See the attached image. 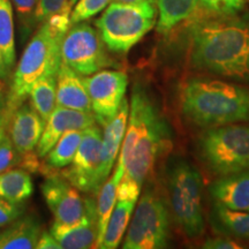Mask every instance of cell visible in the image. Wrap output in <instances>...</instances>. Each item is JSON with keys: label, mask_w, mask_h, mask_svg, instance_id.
Returning a JSON list of instances; mask_svg holds the SVG:
<instances>
[{"label": "cell", "mask_w": 249, "mask_h": 249, "mask_svg": "<svg viewBox=\"0 0 249 249\" xmlns=\"http://www.w3.org/2000/svg\"><path fill=\"white\" fill-rule=\"evenodd\" d=\"M102 135L96 124L86 128L73 161L59 172L82 193H98L105 182L102 173Z\"/></svg>", "instance_id": "cell-10"}, {"label": "cell", "mask_w": 249, "mask_h": 249, "mask_svg": "<svg viewBox=\"0 0 249 249\" xmlns=\"http://www.w3.org/2000/svg\"><path fill=\"white\" fill-rule=\"evenodd\" d=\"M96 121L103 127L119 111L128 86V76L123 71L102 70L83 77Z\"/></svg>", "instance_id": "cell-11"}, {"label": "cell", "mask_w": 249, "mask_h": 249, "mask_svg": "<svg viewBox=\"0 0 249 249\" xmlns=\"http://www.w3.org/2000/svg\"><path fill=\"white\" fill-rule=\"evenodd\" d=\"M76 2H77V0H70V6L71 7V9H73L74 5H75Z\"/></svg>", "instance_id": "cell-41"}, {"label": "cell", "mask_w": 249, "mask_h": 249, "mask_svg": "<svg viewBox=\"0 0 249 249\" xmlns=\"http://www.w3.org/2000/svg\"><path fill=\"white\" fill-rule=\"evenodd\" d=\"M189 39V60L196 71L249 85V14L198 21Z\"/></svg>", "instance_id": "cell-1"}, {"label": "cell", "mask_w": 249, "mask_h": 249, "mask_svg": "<svg viewBox=\"0 0 249 249\" xmlns=\"http://www.w3.org/2000/svg\"><path fill=\"white\" fill-rule=\"evenodd\" d=\"M169 240L170 218L166 205L154 189H145L130 220L123 248H166Z\"/></svg>", "instance_id": "cell-8"}, {"label": "cell", "mask_w": 249, "mask_h": 249, "mask_svg": "<svg viewBox=\"0 0 249 249\" xmlns=\"http://www.w3.org/2000/svg\"><path fill=\"white\" fill-rule=\"evenodd\" d=\"M0 53L12 70L15 64V38L13 7L11 0H0Z\"/></svg>", "instance_id": "cell-27"}, {"label": "cell", "mask_w": 249, "mask_h": 249, "mask_svg": "<svg viewBox=\"0 0 249 249\" xmlns=\"http://www.w3.org/2000/svg\"><path fill=\"white\" fill-rule=\"evenodd\" d=\"M202 247L205 249H239L242 248L238 242L229 239L226 236H217V238H210L204 242Z\"/></svg>", "instance_id": "cell-34"}, {"label": "cell", "mask_w": 249, "mask_h": 249, "mask_svg": "<svg viewBox=\"0 0 249 249\" xmlns=\"http://www.w3.org/2000/svg\"><path fill=\"white\" fill-rule=\"evenodd\" d=\"M198 7V0H157V31L166 35L178 24L193 17Z\"/></svg>", "instance_id": "cell-21"}, {"label": "cell", "mask_w": 249, "mask_h": 249, "mask_svg": "<svg viewBox=\"0 0 249 249\" xmlns=\"http://www.w3.org/2000/svg\"><path fill=\"white\" fill-rule=\"evenodd\" d=\"M211 220H213V226L217 231L249 240V211L233 210L214 204Z\"/></svg>", "instance_id": "cell-24"}, {"label": "cell", "mask_w": 249, "mask_h": 249, "mask_svg": "<svg viewBox=\"0 0 249 249\" xmlns=\"http://www.w3.org/2000/svg\"><path fill=\"white\" fill-rule=\"evenodd\" d=\"M11 1L15 5L18 13L24 17L34 13V9L37 4V0H11Z\"/></svg>", "instance_id": "cell-36"}, {"label": "cell", "mask_w": 249, "mask_h": 249, "mask_svg": "<svg viewBox=\"0 0 249 249\" xmlns=\"http://www.w3.org/2000/svg\"><path fill=\"white\" fill-rule=\"evenodd\" d=\"M171 145L167 121L147 89L135 85L132 91L126 133L118 163L124 165V178L141 187L154 170L156 161Z\"/></svg>", "instance_id": "cell-2"}, {"label": "cell", "mask_w": 249, "mask_h": 249, "mask_svg": "<svg viewBox=\"0 0 249 249\" xmlns=\"http://www.w3.org/2000/svg\"><path fill=\"white\" fill-rule=\"evenodd\" d=\"M157 17V0L112 2L96 21V27L107 50L124 54L156 26Z\"/></svg>", "instance_id": "cell-5"}, {"label": "cell", "mask_w": 249, "mask_h": 249, "mask_svg": "<svg viewBox=\"0 0 249 249\" xmlns=\"http://www.w3.org/2000/svg\"><path fill=\"white\" fill-rule=\"evenodd\" d=\"M37 249H62L61 246L57 241V239L52 235L50 231H42L38 241H37Z\"/></svg>", "instance_id": "cell-35"}, {"label": "cell", "mask_w": 249, "mask_h": 249, "mask_svg": "<svg viewBox=\"0 0 249 249\" xmlns=\"http://www.w3.org/2000/svg\"><path fill=\"white\" fill-rule=\"evenodd\" d=\"M182 114L200 127L249 121V88L222 80L192 77L180 96Z\"/></svg>", "instance_id": "cell-4"}, {"label": "cell", "mask_w": 249, "mask_h": 249, "mask_svg": "<svg viewBox=\"0 0 249 249\" xmlns=\"http://www.w3.org/2000/svg\"><path fill=\"white\" fill-rule=\"evenodd\" d=\"M22 161V156L14 147L9 135L6 134L5 138L0 142V173L13 169Z\"/></svg>", "instance_id": "cell-31"}, {"label": "cell", "mask_w": 249, "mask_h": 249, "mask_svg": "<svg viewBox=\"0 0 249 249\" xmlns=\"http://www.w3.org/2000/svg\"><path fill=\"white\" fill-rule=\"evenodd\" d=\"M82 130H70L59 139L55 145L45 156V164L43 166L46 176L58 172L73 161L80 143L83 138Z\"/></svg>", "instance_id": "cell-22"}, {"label": "cell", "mask_w": 249, "mask_h": 249, "mask_svg": "<svg viewBox=\"0 0 249 249\" xmlns=\"http://www.w3.org/2000/svg\"><path fill=\"white\" fill-rule=\"evenodd\" d=\"M43 120L30 104H23L9 117V138L21 156L33 154L44 132Z\"/></svg>", "instance_id": "cell-15"}, {"label": "cell", "mask_w": 249, "mask_h": 249, "mask_svg": "<svg viewBox=\"0 0 249 249\" xmlns=\"http://www.w3.org/2000/svg\"><path fill=\"white\" fill-rule=\"evenodd\" d=\"M50 232L64 249L95 248L98 236L97 202L86 198V213L73 225L53 223Z\"/></svg>", "instance_id": "cell-13"}, {"label": "cell", "mask_w": 249, "mask_h": 249, "mask_svg": "<svg viewBox=\"0 0 249 249\" xmlns=\"http://www.w3.org/2000/svg\"><path fill=\"white\" fill-rule=\"evenodd\" d=\"M129 116V105L124 97L119 111L112 120L104 126L102 135V158H103V179L107 181L113 167L126 133Z\"/></svg>", "instance_id": "cell-18"}, {"label": "cell", "mask_w": 249, "mask_h": 249, "mask_svg": "<svg viewBox=\"0 0 249 249\" xmlns=\"http://www.w3.org/2000/svg\"><path fill=\"white\" fill-rule=\"evenodd\" d=\"M139 1H142V0H112V2H121V4H134Z\"/></svg>", "instance_id": "cell-39"}, {"label": "cell", "mask_w": 249, "mask_h": 249, "mask_svg": "<svg viewBox=\"0 0 249 249\" xmlns=\"http://www.w3.org/2000/svg\"><path fill=\"white\" fill-rule=\"evenodd\" d=\"M71 9H65L40 24L18 61L4 113L12 116L29 97L33 86L42 77L58 75L61 65V44L71 28Z\"/></svg>", "instance_id": "cell-3"}, {"label": "cell", "mask_w": 249, "mask_h": 249, "mask_svg": "<svg viewBox=\"0 0 249 249\" xmlns=\"http://www.w3.org/2000/svg\"><path fill=\"white\" fill-rule=\"evenodd\" d=\"M30 105L43 120L48 121L57 107V76L48 75L39 79L29 93Z\"/></svg>", "instance_id": "cell-26"}, {"label": "cell", "mask_w": 249, "mask_h": 249, "mask_svg": "<svg viewBox=\"0 0 249 249\" xmlns=\"http://www.w3.org/2000/svg\"><path fill=\"white\" fill-rule=\"evenodd\" d=\"M124 171H126V169H124V165L118 163L116 170H114V173L112 174L110 179H107V181L103 183V186L98 192V236L95 248H101L105 232H107V223L108 220H110L112 211L114 209V205L117 203L118 186H119L121 179H123Z\"/></svg>", "instance_id": "cell-20"}, {"label": "cell", "mask_w": 249, "mask_h": 249, "mask_svg": "<svg viewBox=\"0 0 249 249\" xmlns=\"http://www.w3.org/2000/svg\"><path fill=\"white\" fill-rule=\"evenodd\" d=\"M198 148L214 174L225 177L249 170V124L213 127L201 136Z\"/></svg>", "instance_id": "cell-7"}, {"label": "cell", "mask_w": 249, "mask_h": 249, "mask_svg": "<svg viewBox=\"0 0 249 249\" xmlns=\"http://www.w3.org/2000/svg\"><path fill=\"white\" fill-rule=\"evenodd\" d=\"M214 204L249 211V170L223 177L210 186Z\"/></svg>", "instance_id": "cell-16"}, {"label": "cell", "mask_w": 249, "mask_h": 249, "mask_svg": "<svg viewBox=\"0 0 249 249\" xmlns=\"http://www.w3.org/2000/svg\"><path fill=\"white\" fill-rule=\"evenodd\" d=\"M40 189L55 223L73 225L85 216L86 198L59 172L46 176Z\"/></svg>", "instance_id": "cell-12"}, {"label": "cell", "mask_w": 249, "mask_h": 249, "mask_svg": "<svg viewBox=\"0 0 249 249\" xmlns=\"http://www.w3.org/2000/svg\"><path fill=\"white\" fill-rule=\"evenodd\" d=\"M111 1L112 0H77L71 9V24L89 20L107 8Z\"/></svg>", "instance_id": "cell-29"}, {"label": "cell", "mask_w": 249, "mask_h": 249, "mask_svg": "<svg viewBox=\"0 0 249 249\" xmlns=\"http://www.w3.org/2000/svg\"><path fill=\"white\" fill-rule=\"evenodd\" d=\"M8 124H9L8 117L6 116L4 111H2V113H0V142H1V140L5 138L6 130L8 128Z\"/></svg>", "instance_id": "cell-37"}, {"label": "cell", "mask_w": 249, "mask_h": 249, "mask_svg": "<svg viewBox=\"0 0 249 249\" xmlns=\"http://www.w3.org/2000/svg\"><path fill=\"white\" fill-rule=\"evenodd\" d=\"M24 213V205L13 203L0 198V227L7 226L8 224L18 219Z\"/></svg>", "instance_id": "cell-32"}, {"label": "cell", "mask_w": 249, "mask_h": 249, "mask_svg": "<svg viewBox=\"0 0 249 249\" xmlns=\"http://www.w3.org/2000/svg\"><path fill=\"white\" fill-rule=\"evenodd\" d=\"M140 193H141V187L133 180L124 178L118 186L117 191V200H130L138 201Z\"/></svg>", "instance_id": "cell-33"}, {"label": "cell", "mask_w": 249, "mask_h": 249, "mask_svg": "<svg viewBox=\"0 0 249 249\" xmlns=\"http://www.w3.org/2000/svg\"><path fill=\"white\" fill-rule=\"evenodd\" d=\"M65 9H71L70 0H37L34 9V20L37 23H43L53 15L61 13Z\"/></svg>", "instance_id": "cell-30"}, {"label": "cell", "mask_w": 249, "mask_h": 249, "mask_svg": "<svg viewBox=\"0 0 249 249\" xmlns=\"http://www.w3.org/2000/svg\"><path fill=\"white\" fill-rule=\"evenodd\" d=\"M246 2L247 0H198V7L211 17H229L242 11Z\"/></svg>", "instance_id": "cell-28"}, {"label": "cell", "mask_w": 249, "mask_h": 249, "mask_svg": "<svg viewBox=\"0 0 249 249\" xmlns=\"http://www.w3.org/2000/svg\"><path fill=\"white\" fill-rule=\"evenodd\" d=\"M136 202L138 201L117 200L110 220L107 223V232L103 239L101 249H114L120 245L124 232L128 227Z\"/></svg>", "instance_id": "cell-25"}, {"label": "cell", "mask_w": 249, "mask_h": 249, "mask_svg": "<svg viewBox=\"0 0 249 249\" xmlns=\"http://www.w3.org/2000/svg\"><path fill=\"white\" fill-rule=\"evenodd\" d=\"M42 233V225L34 214H21L0 232V249H33Z\"/></svg>", "instance_id": "cell-19"}, {"label": "cell", "mask_w": 249, "mask_h": 249, "mask_svg": "<svg viewBox=\"0 0 249 249\" xmlns=\"http://www.w3.org/2000/svg\"><path fill=\"white\" fill-rule=\"evenodd\" d=\"M167 187L177 225L188 238L201 236L204 232V217L200 172L187 160H174L167 174Z\"/></svg>", "instance_id": "cell-6"}, {"label": "cell", "mask_w": 249, "mask_h": 249, "mask_svg": "<svg viewBox=\"0 0 249 249\" xmlns=\"http://www.w3.org/2000/svg\"><path fill=\"white\" fill-rule=\"evenodd\" d=\"M9 71L11 70L7 67V65L5 64L4 61V58H2L1 53H0V79L2 80H6L9 75Z\"/></svg>", "instance_id": "cell-38"}, {"label": "cell", "mask_w": 249, "mask_h": 249, "mask_svg": "<svg viewBox=\"0 0 249 249\" xmlns=\"http://www.w3.org/2000/svg\"><path fill=\"white\" fill-rule=\"evenodd\" d=\"M57 107L92 112L82 75L61 61L57 75Z\"/></svg>", "instance_id": "cell-17"}, {"label": "cell", "mask_w": 249, "mask_h": 249, "mask_svg": "<svg viewBox=\"0 0 249 249\" xmlns=\"http://www.w3.org/2000/svg\"><path fill=\"white\" fill-rule=\"evenodd\" d=\"M93 124H96V118L92 112L57 107L46 121L44 132L36 147L37 156L45 157L59 139L70 130H82Z\"/></svg>", "instance_id": "cell-14"}, {"label": "cell", "mask_w": 249, "mask_h": 249, "mask_svg": "<svg viewBox=\"0 0 249 249\" xmlns=\"http://www.w3.org/2000/svg\"><path fill=\"white\" fill-rule=\"evenodd\" d=\"M101 35L89 23L71 24L61 44V61L82 76L116 66Z\"/></svg>", "instance_id": "cell-9"}, {"label": "cell", "mask_w": 249, "mask_h": 249, "mask_svg": "<svg viewBox=\"0 0 249 249\" xmlns=\"http://www.w3.org/2000/svg\"><path fill=\"white\" fill-rule=\"evenodd\" d=\"M34 193V183L29 171L11 169L0 173V198L23 204Z\"/></svg>", "instance_id": "cell-23"}, {"label": "cell", "mask_w": 249, "mask_h": 249, "mask_svg": "<svg viewBox=\"0 0 249 249\" xmlns=\"http://www.w3.org/2000/svg\"><path fill=\"white\" fill-rule=\"evenodd\" d=\"M5 107H6L5 99H4V97H2L1 92H0V113H2V111L5 110Z\"/></svg>", "instance_id": "cell-40"}]
</instances>
